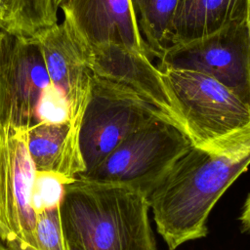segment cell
I'll use <instances>...</instances> for the list:
<instances>
[{"instance_id": "obj_10", "label": "cell", "mask_w": 250, "mask_h": 250, "mask_svg": "<svg viewBox=\"0 0 250 250\" xmlns=\"http://www.w3.org/2000/svg\"><path fill=\"white\" fill-rule=\"evenodd\" d=\"M88 62L94 75L131 89L187 134L184 118L162 71L146 53L111 44L90 52Z\"/></svg>"}, {"instance_id": "obj_22", "label": "cell", "mask_w": 250, "mask_h": 250, "mask_svg": "<svg viewBox=\"0 0 250 250\" xmlns=\"http://www.w3.org/2000/svg\"><path fill=\"white\" fill-rule=\"evenodd\" d=\"M0 250H10V249L7 247V245L3 242V240L1 239V237H0Z\"/></svg>"}, {"instance_id": "obj_9", "label": "cell", "mask_w": 250, "mask_h": 250, "mask_svg": "<svg viewBox=\"0 0 250 250\" xmlns=\"http://www.w3.org/2000/svg\"><path fill=\"white\" fill-rule=\"evenodd\" d=\"M58 9L87 58L93 50L111 44L148 55L131 0H60Z\"/></svg>"}, {"instance_id": "obj_17", "label": "cell", "mask_w": 250, "mask_h": 250, "mask_svg": "<svg viewBox=\"0 0 250 250\" xmlns=\"http://www.w3.org/2000/svg\"><path fill=\"white\" fill-rule=\"evenodd\" d=\"M35 238L38 250H66L61 206L36 214Z\"/></svg>"}, {"instance_id": "obj_14", "label": "cell", "mask_w": 250, "mask_h": 250, "mask_svg": "<svg viewBox=\"0 0 250 250\" xmlns=\"http://www.w3.org/2000/svg\"><path fill=\"white\" fill-rule=\"evenodd\" d=\"M142 37L152 59L169 46L170 30L178 0H131Z\"/></svg>"}, {"instance_id": "obj_19", "label": "cell", "mask_w": 250, "mask_h": 250, "mask_svg": "<svg viewBox=\"0 0 250 250\" xmlns=\"http://www.w3.org/2000/svg\"><path fill=\"white\" fill-rule=\"evenodd\" d=\"M6 245L10 250H38L36 247L30 245L29 243H27L25 241L20 240V239L11 241V242L7 243Z\"/></svg>"}, {"instance_id": "obj_23", "label": "cell", "mask_w": 250, "mask_h": 250, "mask_svg": "<svg viewBox=\"0 0 250 250\" xmlns=\"http://www.w3.org/2000/svg\"><path fill=\"white\" fill-rule=\"evenodd\" d=\"M59 2H60V0H54V4H55V7L57 8V10H58V4H59Z\"/></svg>"}, {"instance_id": "obj_15", "label": "cell", "mask_w": 250, "mask_h": 250, "mask_svg": "<svg viewBox=\"0 0 250 250\" xmlns=\"http://www.w3.org/2000/svg\"><path fill=\"white\" fill-rule=\"evenodd\" d=\"M54 0H1L0 30L31 36L58 22Z\"/></svg>"}, {"instance_id": "obj_20", "label": "cell", "mask_w": 250, "mask_h": 250, "mask_svg": "<svg viewBox=\"0 0 250 250\" xmlns=\"http://www.w3.org/2000/svg\"><path fill=\"white\" fill-rule=\"evenodd\" d=\"M2 38H3V31L0 30V86H1V79H2Z\"/></svg>"}, {"instance_id": "obj_3", "label": "cell", "mask_w": 250, "mask_h": 250, "mask_svg": "<svg viewBox=\"0 0 250 250\" xmlns=\"http://www.w3.org/2000/svg\"><path fill=\"white\" fill-rule=\"evenodd\" d=\"M160 70L192 145L210 151L250 146L249 104L206 74L179 68Z\"/></svg>"}, {"instance_id": "obj_13", "label": "cell", "mask_w": 250, "mask_h": 250, "mask_svg": "<svg viewBox=\"0 0 250 250\" xmlns=\"http://www.w3.org/2000/svg\"><path fill=\"white\" fill-rule=\"evenodd\" d=\"M247 7L248 0H178L169 46L205 37L241 21L247 17Z\"/></svg>"}, {"instance_id": "obj_1", "label": "cell", "mask_w": 250, "mask_h": 250, "mask_svg": "<svg viewBox=\"0 0 250 250\" xmlns=\"http://www.w3.org/2000/svg\"><path fill=\"white\" fill-rule=\"evenodd\" d=\"M249 164L250 146L210 151L194 145L175 162L148 199L170 250L206 236L210 211Z\"/></svg>"}, {"instance_id": "obj_12", "label": "cell", "mask_w": 250, "mask_h": 250, "mask_svg": "<svg viewBox=\"0 0 250 250\" xmlns=\"http://www.w3.org/2000/svg\"><path fill=\"white\" fill-rule=\"evenodd\" d=\"M27 147L35 171H49L71 179L85 171L79 149V131L69 121L37 123L27 132Z\"/></svg>"}, {"instance_id": "obj_7", "label": "cell", "mask_w": 250, "mask_h": 250, "mask_svg": "<svg viewBox=\"0 0 250 250\" xmlns=\"http://www.w3.org/2000/svg\"><path fill=\"white\" fill-rule=\"evenodd\" d=\"M2 54L0 122L29 129L53 88L42 51L33 36L3 31Z\"/></svg>"}, {"instance_id": "obj_8", "label": "cell", "mask_w": 250, "mask_h": 250, "mask_svg": "<svg viewBox=\"0 0 250 250\" xmlns=\"http://www.w3.org/2000/svg\"><path fill=\"white\" fill-rule=\"evenodd\" d=\"M27 128L0 122V237L36 247V214L31 206L35 168L27 147Z\"/></svg>"}, {"instance_id": "obj_4", "label": "cell", "mask_w": 250, "mask_h": 250, "mask_svg": "<svg viewBox=\"0 0 250 250\" xmlns=\"http://www.w3.org/2000/svg\"><path fill=\"white\" fill-rule=\"evenodd\" d=\"M161 119L174 123L131 89L93 74L79 129V149L85 167L81 174L100 165L131 134Z\"/></svg>"}, {"instance_id": "obj_21", "label": "cell", "mask_w": 250, "mask_h": 250, "mask_svg": "<svg viewBox=\"0 0 250 250\" xmlns=\"http://www.w3.org/2000/svg\"><path fill=\"white\" fill-rule=\"evenodd\" d=\"M247 23H248V30H249V37H250V0H248V7H247Z\"/></svg>"}, {"instance_id": "obj_11", "label": "cell", "mask_w": 250, "mask_h": 250, "mask_svg": "<svg viewBox=\"0 0 250 250\" xmlns=\"http://www.w3.org/2000/svg\"><path fill=\"white\" fill-rule=\"evenodd\" d=\"M31 36L42 51L52 84L67 102L70 123L79 131L93 77L87 55L63 21Z\"/></svg>"}, {"instance_id": "obj_5", "label": "cell", "mask_w": 250, "mask_h": 250, "mask_svg": "<svg viewBox=\"0 0 250 250\" xmlns=\"http://www.w3.org/2000/svg\"><path fill=\"white\" fill-rule=\"evenodd\" d=\"M191 146L190 139L174 123L157 120L131 134L100 165L78 177L125 186L148 200Z\"/></svg>"}, {"instance_id": "obj_2", "label": "cell", "mask_w": 250, "mask_h": 250, "mask_svg": "<svg viewBox=\"0 0 250 250\" xmlns=\"http://www.w3.org/2000/svg\"><path fill=\"white\" fill-rule=\"evenodd\" d=\"M148 208L130 188L77 177L61 204L64 238L84 250H156Z\"/></svg>"}, {"instance_id": "obj_18", "label": "cell", "mask_w": 250, "mask_h": 250, "mask_svg": "<svg viewBox=\"0 0 250 250\" xmlns=\"http://www.w3.org/2000/svg\"><path fill=\"white\" fill-rule=\"evenodd\" d=\"M240 221L244 230L250 233V194L248 195L246 202L243 206V210L240 216Z\"/></svg>"}, {"instance_id": "obj_24", "label": "cell", "mask_w": 250, "mask_h": 250, "mask_svg": "<svg viewBox=\"0 0 250 250\" xmlns=\"http://www.w3.org/2000/svg\"><path fill=\"white\" fill-rule=\"evenodd\" d=\"M0 2H1V0H0Z\"/></svg>"}, {"instance_id": "obj_16", "label": "cell", "mask_w": 250, "mask_h": 250, "mask_svg": "<svg viewBox=\"0 0 250 250\" xmlns=\"http://www.w3.org/2000/svg\"><path fill=\"white\" fill-rule=\"evenodd\" d=\"M74 179L49 171H35L31 188V206L35 214L60 207L64 186Z\"/></svg>"}, {"instance_id": "obj_6", "label": "cell", "mask_w": 250, "mask_h": 250, "mask_svg": "<svg viewBox=\"0 0 250 250\" xmlns=\"http://www.w3.org/2000/svg\"><path fill=\"white\" fill-rule=\"evenodd\" d=\"M157 60L160 69H188L215 78L250 104L247 17L205 37L171 45Z\"/></svg>"}]
</instances>
